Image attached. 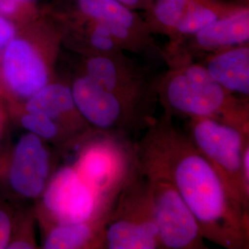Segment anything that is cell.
Masks as SVG:
<instances>
[{
	"instance_id": "9",
	"label": "cell",
	"mask_w": 249,
	"mask_h": 249,
	"mask_svg": "<svg viewBox=\"0 0 249 249\" xmlns=\"http://www.w3.org/2000/svg\"><path fill=\"white\" fill-rule=\"evenodd\" d=\"M249 6V0H153L144 18L152 35L177 44L219 18Z\"/></svg>"
},
{
	"instance_id": "5",
	"label": "cell",
	"mask_w": 249,
	"mask_h": 249,
	"mask_svg": "<svg viewBox=\"0 0 249 249\" xmlns=\"http://www.w3.org/2000/svg\"><path fill=\"white\" fill-rule=\"evenodd\" d=\"M61 34L46 28L37 40L15 37L1 53V79L10 98L25 102L54 80Z\"/></svg>"
},
{
	"instance_id": "24",
	"label": "cell",
	"mask_w": 249,
	"mask_h": 249,
	"mask_svg": "<svg viewBox=\"0 0 249 249\" xmlns=\"http://www.w3.org/2000/svg\"></svg>"
},
{
	"instance_id": "21",
	"label": "cell",
	"mask_w": 249,
	"mask_h": 249,
	"mask_svg": "<svg viewBox=\"0 0 249 249\" xmlns=\"http://www.w3.org/2000/svg\"><path fill=\"white\" fill-rule=\"evenodd\" d=\"M129 9L141 10L143 13L148 12L151 8V3L149 0H116Z\"/></svg>"
},
{
	"instance_id": "10",
	"label": "cell",
	"mask_w": 249,
	"mask_h": 249,
	"mask_svg": "<svg viewBox=\"0 0 249 249\" xmlns=\"http://www.w3.org/2000/svg\"><path fill=\"white\" fill-rule=\"evenodd\" d=\"M81 74L103 89L154 113L156 79L124 52L83 55Z\"/></svg>"
},
{
	"instance_id": "20",
	"label": "cell",
	"mask_w": 249,
	"mask_h": 249,
	"mask_svg": "<svg viewBox=\"0 0 249 249\" xmlns=\"http://www.w3.org/2000/svg\"><path fill=\"white\" fill-rule=\"evenodd\" d=\"M30 0H0V14L4 16L13 15L18 11L21 3Z\"/></svg>"
},
{
	"instance_id": "3",
	"label": "cell",
	"mask_w": 249,
	"mask_h": 249,
	"mask_svg": "<svg viewBox=\"0 0 249 249\" xmlns=\"http://www.w3.org/2000/svg\"><path fill=\"white\" fill-rule=\"evenodd\" d=\"M79 147L73 167L99 196L115 203L138 169L135 142L123 134L91 128Z\"/></svg>"
},
{
	"instance_id": "1",
	"label": "cell",
	"mask_w": 249,
	"mask_h": 249,
	"mask_svg": "<svg viewBox=\"0 0 249 249\" xmlns=\"http://www.w3.org/2000/svg\"><path fill=\"white\" fill-rule=\"evenodd\" d=\"M137 165L168 180L195 216L205 240L226 249H249V211L237 204L185 129L164 113L135 142Z\"/></svg>"
},
{
	"instance_id": "12",
	"label": "cell",
	"mask_w": 249,
	"mask_h": 249,
	"mask_svg": "<svg viewBox=\"0 0 249 249\" xmlns=\"http://www.w3.org/2000/svg\"><path fill=\"white\" fill-rule=\"evenodd\" d=\"M76 12L104 24L124 52L154 53L161 56L144 17L116 0H75Z\"/></svg>"
},
{
	"instance_id": "4",
	"label": "cell",
	"mask_w": 249,
	"mask_h": 249,
	"mask_svg": "<svg viewBox=\"0 0 249 249\" xmlns=\"http://www.w3.org/2000/svg\"><path fill=\"white\" fill-rule=\"evenodd\" d=\"M105 239L106 249H161L150 181L139 168L116 197Z\"/></svg>"
},
{
	"instance_id": "19",
	"label": "cell",
	"mask_w": 249,
	"mask_h": 249,
	"mask_svg": "<svg viewBox=\"0 0 249 249\" xmlns=\"http://www.w3.org/2000/svg\"><path fill=\"white\" fill-rule=\"evenodd\" d=\"M16 37V28L13 23L0 14V53Z\"/></svg>"
},
{
	"instance_id": "17",
	"label": "cell",
	"mask_w": 249,
	"mask_h": 249,
	"mask_svg": "<svg viewBox=\"0 0 249 249\" xmlns=\"http://www.w3.org/2000/svg\"><path fill=\"white\" fill-rule=\"evenodd\" d=\"M109 213L83 223H64L43 230V249H106L105 229Z\"/></svg>"
},
{
	"instance_id": "11",
	"label": "cell",
	"mask_w": 249,
	"mask_h": 249,
	"mask_svg": "<svg viewBox=\"0 0 249 249\" xmlns=\"http://www.w3.org/2000/svg\"><path fill=\"white\" fill-rule=\"evenodd\" d=\"M147 178L161 249H208L195 216L176 187L164 178Z\"/></svg>"
},
{
	"instance_id": "14",
	"label": "cell",
	"mask_w": 249,
	"mask_h": 249,
	"mask_svg": "<svg viewBox=\"0 0 249 249\" xmlns=\"http://www.w3.org/2000/svg\"><path fill=\"white\" fill-rule=\"evenodd\" d=\"M249 44V6L219 18L167 49L187 54L192 59L237 45Z\"/></svg>"
},
{
	"instance_id": "2",
	"label": "cell",
	"mask_w": 249,
	"mask_h": 249,
	"mask_svg": "<svg viewBox=\"0 0 249 249\" xmlns=\"http://www.w3.org/2000/svg\"><path fill=\"white\" fill-rule=\"evenodd\" d=\"M168 71L156 78L155 90L164 113L213 118L249 133V98L224 89L187 54L163 51Z\"/></svg>"
},
{
	"instance_id": "7",
	"label": "cell",
	"mask_w": 249,
	"mask_h": 249,
	"mask_svg": "<svg viewBox=\"0 0 249 249\" xmlns=\"http://www.w3.org/2000/svg\"><path fill=\"white\" fill-rule=\"evenodd\" d=\"M40 197L37 216L42 230L97 219L109 213L114 205L99 196L72 164L54 172Z\"/></svg>"
},
{
	"instance_id": "22",
	"label": "cell",
	"mask_w": 249,
	"mask_h": 249,
	"mask_svg": "<svg viewBox=\"0 0 249 249\" xmlns=\"http://www.w3.org/2000/svg\"><path fill=\"white\" fill-rule=\"evenodd\" d=\"M2 113L3 112H1V110H0V134H1V130H2V127H3V120H4Z\"/></svg>"
},
{
	"instance_id": "13",
	"label": "cell",
	"mask_w": 249,
	"mask_h": 249,
	"mask_svg": "<svg viewBox=\"0 0 249 249\" xmlns=\"http://www.w3.org/2000/svg\"><path fill=\"white\" fill-rule=\"evenodd\" d=\"M55 157L48 142L35 134H24L9 156V187L24 198L40 197L56 171Z\"/></svg>"
},
{
	"instance_id": "16",
	"label": "cell",
	"mask_w": 249,
	"mask_h": 249,
	"mask_svg": "<svg viewBox=\"0 0 249 249\" xmlns=\"http://www.w3.org/2000/svg\"><path fill=\"white\" fill-rule=\"evenodd\" d=\"M196 62L224 89L249 98V44L205 54Z\"/></svg>"
},
{
	"instance_id": "8",
	"label": "cell",
	"mask_w": 249,
	"mask_h": 249,
	"mask_svg": "<svg viewBox=\"0 0 249 249\" xmlns=\"http://www.w3.org/2000/svg\"><path fill=\"white\" fill-rule=\"evenodd\" d=\"M71 89L80 115L92 128L130 137L145 130L155 117L153 112L103 89L83 74L73 80Z\"/></svg>"
},
{
	"instance_id": "15",
	"label": "cell",
	"mask_w": 249,
	"mask_h": 249,
	"mask_svg": "<svg viewBox=\"0 0 249 249\" xmlns=\"http://www.w3.org/2000/svg\"><path fill=\"white\" fill-rule=\"evenodd\" d=\"M24 111L42 114L76 133L84 135L92 128L76 107L71 85L58 80L49 82L26 100Z\"/></svg>"
},
{
	"instance_id": "23",
	"label": "cell",
	"mask_w": 249,
	"mask_h": 249,
	"mask_svg": "<svg viewBox=\"0 0 249 249\" xmlns=\"http://www.w3.org/2000/svg\"><path fill=\"white\" fill-rule=\"evenodd\" d=\"M149 1H150V2H151V5H152V1H153V0H149Z\"/></svg>"
},
{
	"instance_id": "6",
	"label": "cell",
	"mask_w": 249,
	"mask_h": 249,
	"mask_svg": "<svg viewBox=\"0 0 249 249\" xmlns=\"http://www.w3.org/2000/svg\"><path fill=\"white\" fill-rule=\"evenodd\" d=\"M196 149L212 164L229 196L249 211V188L242 173L244 147L249 133L213 118H189L186 129Z\"/></svg>"
},
{
	"instance_id": "18",
	"label": "cell",
	"mask_w": 249,
	"mask_h": 249,
	"mask_svg": "<svg viewBox=\"0 0 249 249\" xmlns=\"http://www.w3.org/2000/svg\"><path fill=\"white\" fill-rule=\"evenodd\" d=\"M13 235V223L7 210L0 208V249H8Z\"/></svg>"
}]
</instances>
